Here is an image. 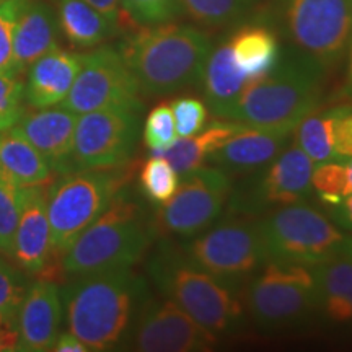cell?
<instances>
[{"label":"cell","instance_id":"obj_9","mask_svg":"<svg viewBox=\"0 0 352 352\" xmlns=\"http://www.w3.org/2000/svg\"><path fill=\"white\" fill-rule=\"evenodd\" d=\"M283 21L294 50L329 70L351 44L352 0H283Z\"/></svg>","mask_w":352,"mask_h":352},{"label":"cell","instance_id":"obj_46","mask_svg":"<svg viewBox=\"0 0 352 352\" xmlns=\"http://www.w3.org/2000/svg\"><path fill=\"white\" fill-rule=\"evenodd\" d=\"M347 165V178H349V195L352 192V158H349V162H346Z\"/></svg>","mask_w":352,"mask_h":352},{"label":"cell","instance_id":"obj_18","mask_svg":"<svg viewBox=\"0 0 352 352\" xmlns=\"http://www.w3.org/2000/svg\"><path fill=\"white\" fill-rule=\"evenodd\" d=\"M63 320L64 305L57 284L50 279L33 280L16 315V351H52Z\"/></svg>","mask_w":352,"mask_h":352},{"label":"cell","instance_id":"obj_42","mask_svg":"<svg viewBox=\"0 0 352 352\" xmlns=\"http://www.w3.org/2000/svg\"><path fill=\"white\" fill-rule=\"evenodd\" d=\"M54 352H88V347L78 340L76 334L70 331L59 333L57 340L52 346Z\"/></svg>","mask_w":352,"mask_h":352},{"label":"cell","instance_id":"obj_21","mask_svg":"<svg viewBox=\"0 0 352 352\" xmlns=\"http://www.w3.org/2000/svg\"><path fill=\"white\" fill-rule=\"evenodd\" d=\"M59 32L54 8L43 0H30L13 33L12 72L25 76L34 60L59 47Z\"/></svg>","mask_w":352,"mask_h":352},{"label":"cell","instance_id":"obj_36","mask_svg":"<svg viewBox=\"0 0 352 352\" xmlns=\"http://www.w3.org/2000/svg\"><path fill=\"white\" fill-rule=\"evenodd\" d=\"M144 144L148 151L160 153L166 151L178 139L175 127V118L170 103H158L145 118Z\"/></svg>","mask_w":352,"mask_h":352},{"label":"cell","instance_id":"obj_13","mask_svg":"<svg viewBox=\"0 0 352 352\" xmlns=\"http://www.w3.org/2000/svg\"><path fill=\"white\" fill-rule=\"evenodd\" d=\"M314 162L296 144L285 147L274 160L258 170L233 189L228 197L230 212L236 215H263L307 199L311 192Z\"/></svg>","mask_w":352,"mask_h":352},{"label":"cell","instance_id":"obj_43","mask_svg":"<svg viewBox=\"0 0 352 352\" xmlns=\"http://www.w3.org/2000/svg\"><path fill=\"white\" fill-rule=\"evenodd\" d=\"M83 2L90 3L91 7H95L96 10H100L101 13L111 19L116 23H120V16H121V0H83Z\"/></svg>","mask_w":352,"mask_h":352},{"label":"cell","instance_id":"obj_41","mask_svg":"<svg viewBox=\"0 0 352 352\" xmlns=\"http://www.w3.org/2000/svg\"><path fill=\"white\" fill-rule=\"evenodd\" d=\"M19 331H16V321L0 311V352L16 351Z\"/></svg>","mask_w":352,"mask_h":352},{"label":"cell","instance_id":"obj_2","mask_svg":"<svg viewBox=\"0 0 352 352\" xmlns=\"http://www.w3.org/2000/svg\"><path fill=\"white\" fill-rule=\"evenodd\" d=\"M142 96H166L201 85L210 38L191 25L140 26L120 46Z\"/></svg>","mask_w":352,"mask_h":352},{"label":"cell","instance_id":"obj_48","mask_svg":"<svg viewBox=\"0 0 352 352\" xmlns=\"http://www.w3.org/2000/svg\"><path fill=\"white\" fill-rule=\"evenodd\" d=\"M0 258H2V254H0Z\"/></svg>","mask_w":352,"mask_h":352},{"label":"cell","instance_id":"obj_31","mask_svg":"<svg viewBox=\"0 0 352 352\" xmlns=\"http://www.w3.org/2000/svg\"><path fill=\"white\" fill-rule=\"evenodd\" d=\"M311 189L324 206L338 204L342 197L349 195L346 162L333 160L316 164L311 173Z\"/></svg>","mask_w":352,"mask_h":352},{"label":"cell","instance_id":"obj_35","mask_svg":"<svg viewBox=\"0 0 352 352\" xmlns=\"http://www.w3.org/2000/svg\"><path fill=\"white\" fill-rule=\"evenodd\" d=\"M121 12L138 26L171 21L182 13L179 0H121Z\"/></svg>","mask_w":352,"mask_h":352},{"label":"cell","instance_id":"obj_19","mask_svg":"<svg viewBox=\"0 0 352 352\" xmlns=\"http://www.w3.org/2000/svg\"><path fill=\"white\" fill-rule=\"evenodd\" d=\"M292 131L256 129L243 126L210 155L208 164L228 175H250L266 166L287 147Z\"/></svg>","mask_w":352,"mask_h":352},{"label":"cell","instance_id":"obj_22","mask_svg":"<svg viewBox=\"0 0 352 352\" xmlns=\"http://www.w3.org/2000/svg\"><path fill=\"white\" fill-rule=\"evenodd\" d=\"M316 310L336 324L352 323V258L344 253L311 266Z\"/></svg>","mask_w":352,"mask_h":352},{"label":"cell","instance_id":"obj_26","mask_svg":"<svg viewBox=\"0 0 352 352\" xmlns=\"http://www.w3.org/2000/svg\"><path fill=\"white\" fill-rule=\"evenodd\" d=\"M57 21L67 41L82 50L100 46L120 30V23L83 0H59Z\"/></svg>","mask_w":352,"mask_h":352},{"label":"cell","instance_id":"obj_28","mask_svg":"<svg viewBox=\"0 0 352 352\" xmlns=\"http://www.w3.org/2000/svg\"><path fill=\"white\" fill-rule=\"evenodd\" d=\"M338 107L318 109L315 108L303 116L294 127L292 138L297 145L314 164L340 160L334 151V122ZM342 162V160H341Z\"/></svg>","mask_w":352,"mask_h":352},{"label":"cell","instance_id":"obj_25","mask_svg":"<svg viewBox=\"0 0 352 352\" xmlns=\"http://www.w3.org/2000/svg\"><path fill=\"white\" fill-rule=\"evenodd\" d=\"M0 173L20 188L52 182V170L41 153L15 127L0 131Z\"/></svg>","mask_w":352,"mask_h":352},{"label":"cell","instance_id":"obj_45","mask_svg":"<svg viewBox=\"0 0 352 352\" xmlns=\"http://www.w3.org/2000/svg\"><path fill=\"white\" fill-rule=\"evenodd\" d=\"M341 253H344L346 256L352 258V236H346L344 240V245H342V250Z\"/></svg>","mask_w":352,"mask_h":352},{"label":"cell","instance_id":"obj_44","mask_svg":"<svg viewBox=\"0 0 352 352\" xmlns=\"http://www.w3.org/2000/svg\"><path fill=\"white\" fill-rule=\"evenodd\" d=\"M351 52H349V69H347V91L352 95V39H351Z\"/></svg>","mask_w":352,"mask_h":352},{"label":"cell","instance_id":"obj_29","mask_svg":"<svg viewBox=\"0 0 352 352\" xmlns=\"http://www.w3.org/2000/svg\"><path fill=\"white\" fill-rule=\"evenodd\" d=\"M259 0H179L182 12L209 28L227 26L243 19Z\"/></svg>","mask_w":352,"mask_h":352},{"label":"cell","instance_id":"obj_23","mask_svg":"<svg viewBox=\"0 0 352 352\" xmlns=\"http://www.w3.org/2000/svg\"><path fill=\"white\" fill-rule=\"evenodd\" d=\"M201 85L210 111L226 120L243 88L248 85L246 77L233 60L228 41L210 51Z\"/></svg>","mask_w":352,"mask_h":352},{"label":"cell","instance_id":"obj_24","mask_svg":"<svg viewBox=\"0 0 352 352\" xmlns=\"http://www.w3.org/2000/svg\"><path fill=\"white\" fill-rule=\"evenodd\" d=\"M233 60L248 83L266 77L280 60V47L274 32L266 26L248 25L228 39Z\"/></svg>","mask_w":352,"mask_h":352},{"label":"cell","instance_id":"obj_5","mask_svg":"<svg viewBox=\"0 0 352 352\" xmlns=\"http://www.w3.org/2000/svg\"><path fill=\"white\" fill-rule=\"evenodd\" d=\"M147 271L160 294L215 336L240 327L245 308L233 280L210 274L170 245L157 250Z\"/></svg>","mask_w":352,"mask_h":352},{"label":"cell","instance_id":"obj_27","mask_svg":"<svg viewBox=\"0 0 352 352\" xmlns=\"http://www.w3.org/2000/svg\"><path fill=\"white\" fill-rule=\"evenodd\" d=\"M241 127L243 124L235 121H217L206 131H201L197 135L178 138L166 151L160 152V155H164L170 162L176 173L184 176L208 164L210 155Z\"/></svg>","mask_w":352,"mask_h":352},{"label":"cell","instance_id":"obj_17","mask_svg":"<svg viewBox=\"0 0 352 352\" xmlns=\"http://www.w3.org/2000/svg\"><path fill=\"white\" fill-rule=\"evenodd\" d=\"M78 114L63 107L25 111L15 129L41 153L52 173L57 176L76 171L74 135Z\"/></svg>","mask_w":352,"mask_h":352},{"label":"cell","instance_id":"obj_6","mask_svg":"<svg viewBox=\"0 0 352 352\" xmlns=\"http://www.w3.org/2000/svg\"><path fill=\"white\" fill-rule=\"evenodd\" d=\"M129 171L121 168L80 170L50 183L47 215L52 253L59 259L85 228L126 186Z\"/></svg>","mask_w":352,"mask_h":352},{"label":"cell","instance_id":"obj_10","mask_svg":"<svg viewBox=\"0 0 352 352\" xmlns=\"http://www.w3.org/2000/svg\"><path fill=\"white\" fill-rule=\"evenodd\" d=\"M232 192L230 175L215 165H202L184 175L173 197L157 206L153 223L157 233L195 236L208 230L222 215Z\"/></svg>","mask_w":352,"mask_h":352},{"label":"cell","instance_id":"obj_12","mask_svg":"<svg viewBox=\"0 0 352 352\" xmlns=\"http://www.w3.org/2000/svg\"><path fill=\"white\" fill-rule=\"evenodd\" d=\"M59 107L77 114L103 108H126L140 113L144 103L140 88L121 51L103 46L83 54L82 67Z\"/></svg>","mask_w":352,"mask_h":352},{"label":"cell","instance_id":"obj_40","mask_svg":"<svg viewBox=\"0 0 352 352\" xmlns=\"http://www.w3.org/2000/svg\"><path fill=\"white\" fill-rule=\"evenodd\" d=\"M328 215L340 228L352 232V192L338 202V204L327 206Z\"/></svg>","mask_w":352,"mask_h":352},{"label":"cell","instance_id":"obj_4","mask_svg":"<svg viewBox=\"0 0 352 352\" xmlns=\"http://www.w3.org/2000/svg\"><path fill=\"white\" fill-rule=\"evenodd\" d=\"M155 235L153 219L147 217L124 186L65 250L60 256V271L74 277L132 267L144 258Z\"/></svg>","mask_w":352,"mask_h":352},{"label":"cell","instance_id":"obj_11","mask_svg":"<svg viewBox=\"0 0 352 352\" xmlns=\"http://www.w3.org/2000/svg\"><path fill=\"white\" fill-rule=\"evenodd\" d=\"M233 215L183 246V254L192 264L227 280L252 274L267 261L258 222L250 215Z\"/></svg>","mask_w":352,"mask_h":352},{"label":"cell","instance_id":"obj_34","mask_svg":"<svg viewBox=\"0 0 352 352\" xmlns=\"http://www.w3.org/2000/svg\"><path fill=\"white\" fill-rule=\"evenodd\" d=\"M30 276L6 258H0V311L16 321L20 305L28 290Z\"/></svg>","mask_w":352,"mask_h":352},{"label":"cell","instance_id":"obj_20","mask_svg":"<svg viewBox=\"0 0 352 352\" xmlns=\"http://www.w3.org/2000/svg\"><path fill=\"white\" fill-rule=\"evenodd\" d=\"M83 54L56 47L30 65L25 78L26 107L41 109L59 107L69 95Z\"/></svg>","mask_w":352,"mask_h":352},{"label":"cell","instance_id":"obj_39","mask_svg":"<svg viewBox=\"0 0 352 352\" xmlns=\"http://www.w3.org/2000/svg\"><path fill=\"white\" fill-rule=\"evenodd\" d=\"M334 151L340 160L352 158V107H338L334 122Z\"/></svg>","mask_w":352,"mask_h":352},{"label":"cell","instance_id":"obj_8","mask_svg":"<svg viewBox=\"0 0 352 352\" xmlns=\"http://www.w3.org/2000/svg\"><path fill=\"white\" fill-rule=\"evenodd\" d=\"M243 308L263 329H277L303 321L316 310L311 267L294 263L266 261L246 284Z\"/></svg>","mask_w":352,"mask_h":352},{"label":"cell","instance_id":"obj_16","mask_svg":"<svg viewBox=\"0 0 352 352\" xmlns=\"http://www.w3.org/2000/svg\"><path fill=\"white\" fill-rule=\"evenodd\" d=\"M47 191L50 184L21 188L20 217L13 239L12 261L28 276H41L52 280L51 223L47 215Z\"/></svg>","mask_w":352,"mask_h":352},{"label":"cell","instance_id":"obj_3","mask_svg":"<svg viewBox=\"0 0 352 352\" xmlns=\"http://www.w3.org/2000/svg\"><path fill=\"white\" fill-rule=\"evenodd\" d=\"M323 72L300 51L285 52L272 72L243 88L227 120L256 129L294 131L303 116L318 108Z\"/></svg>","mask_w":352,"mask_h":352},{"label":"cell","instance_id":"obj_14","mask_svg":"<svg viewBox=\"0 0 352 352\" xmlns=\"http://www.w3.org/2000/svg\"><path fill=\"white\" fill-rule=\"evenodd\" d=\"M139 114L126 108L78 114L74 135L76 171L121 168L129 164L140 134Z\"/></svg>","mask_w":352,"mask_h":352},{"label":"cell","instance_id":"obj_37","mask_svg":"<svg viewBox=\"0 0 352 352\" xmlns=\"http://www.w3.org/2000/svg\"><path fill=\"white\" fill-rule=\"evenodd\" d=\"M178 138H191L206 127L208 108L195 96H179L170 103Z\"/></svg>","mask_w":352,"mask_h":352},{"label":"cell","instance_id":"obj_15","mask_svg":"<svg viewBox=\"0 0 352 352\" xmlns=\"http://www.w3.org/2000/svg\"><path fill=\"white\" fill-rule=\"evenodd\" d=\"M219 336L201 327L170 298H145L127 336L126 346L142 352L212 351Z\"/></svg>","mask_w":352,"mask_h":352},{"label":"cell","instance_id":"obj_7","mask_svg":"<svg viewBox=\"0 0 352 352\" xmlns=\"http://www.w3.org/2000/svg\"><path fill=\"white\" fill-rule=\"evenodd\" d=\"M267 261L316 266L341 253L346 235L318 209L294 202L258 222Z\"/></svg>","mask_w":352,"mask_h":352},{"label":"cell","instance_id":"obj_33","mask_svg":"<svg viewBox=\"0 0 352 352\" xmlns=\"http://www.w3.org/2000/svg\"><path fill=\"white\" fill-rule=\"evenodd\" d=\"M26 111L25 76L12 72L0 74V131L10 129Z\"/></svg>","mask_w":352,"mask_h":352},{"label":"cell","instance_id":"obj_38","mask_svg":"<svg viewBox=\"0 0 352 352\" xmlns=\"http://www.w3.org/2000/svg\"><path fill=\"white\" fill-rule=\"evenodd\" d=\"M30 0H3L0 2V74L12 69L13 33L16 21Z\"/></svg>","mask_w":352,"mask_h":352},{"label":"cell","instance_id":"obj_32","mask_svg":"<svg viewBox=\"0 0 352 352\" xmlns=\"http://www.w3.org/2000/svg\"><path fill=\"white\" fill-rule=\"evenodd\" d=\"M20 206L21 188L0 173V254L3 258L12 256Z\"/></svg>","mask_w":352,"mask_h":352},{"label":"cell","instance_id":"obj_1","mask_svg":"<svg viewBox=\"0 0 352 352\" xmlns=\"http://www.w3.org/2000/svg\"><path fill=\"white\" fill-rule=\"evenodd\" d=\"M60 297L69 331L88 351H113L126 346L147 283L132 267H116L74 276Z\"/></svg>","mask_w":352,"mask_h":352},{"label":"cell","instance_id":"obj_47","mask_svg":"<svg viewBox=\"0 0 352 352\" xmlns=\"http://www.w3.org/2000/svg\"><path fill=\"white\" fill-rule=\"evenodd\" d=\"M0 2H3V0H0Z\"/></svg>","mask_w":352,"mask_h":352},{"label":"cell","instance_id":"obj_30","mask_svg":"<svg viewBox=\"0 0 352 352\" xmlns=\"http://www.w3.org/2000/svg\"><path fill=\"white\" fill-rule=\"evenodd\" d=\"M140 191L151 204L162 206L168 202L179 186V175L164 155H155L144 162L139 173Z\"/></svg>","mask_w":352,"mask_h":352}]
</instances>
